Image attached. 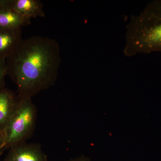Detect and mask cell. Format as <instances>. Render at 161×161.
Instances as JSON below:
<instances>
[{
  "mask_svg": "<svg viewBox=\"0 0 161 161\" xmlns=\"http://www.w3.org/2000/svg\"><path fill=\"white\" fill-rule=\"evenodd\" d=\"M5 3V0H0V7H1Z\"/></svg>",
  "mask_w": 161,
  "mask_h": 161,
  "instance_id": "obj_12",
  "label": "cell"
},
{
  "mask_svg": "<svg viewBox=\"0 0 161 161\" xmlns=\"http://www.w3.org/2000/svg\"><path fill=\"white\" fill-rule=\"evenodd\" d=\"M23 40L21 28H0V60H6L12 54Z\"/></svg>",
  "mask_w": 161,
  "mask_h": 161,
  "instance_id": "obj_6",
  "label": "cell"
},
{
  "mask_svg": "<svg viewBox=\"0 0 161 161\" xmlns=\"http://www.w3.org/2000/svg\"><path fill=\"white\" fill-rule=\"evenodd\" d=\"M9 6L24 17L31 19L37 17H44L43 4L38 0H8Z\"/></svg>",
  "mask_w": 161,
  "mask_h": 161,
  "instance_id": "obj_8",
  "label": "cell"
},
{
  "mask_svg": "<svg viewBox=\"0 0 161 161\" xmlns=\"http://www.w3.org/2000/svg\"><path fill=\"white\" fill-rule=\"evenodd\" d=\"M126 28V56L161 53V0L150 2L139 15L132 16Z\"/></svg>",
  "mask_w": 161,
  "mask_h": 161,
  "instance_id": "obj_2",
  "label": "cell"
},
{
  "mask_svg": "<svg viewBox=\"0 0 161 161\" xmlns=\"http://www.w3.org/2000/svg\"><path fill=\"white\" fill-rule=\"evenodd\" d=\"M19 98L5 87L0 88V132H4L17 106Z\"/></svg>",
  "mask_w": 161,
  "mask_h": 161,
  "instance_id": "obj_5",
  "label": "cell"
},
{
  "mask_svg": "<svg viewBox=\"0 0 161 161\" xmlns=\"http://www.w3.org/2000/svg\"><path fill=\"white\" fill-rule=\"evenodd\" d=\"M68 161H91L89 158L84 156H81L75 159H71Z\"/></svg>",
  "mask_w": 161,
  "mask_h": 161,
  "instance_id": "obj_11",
  "label": "cell"
},
{
  "mask_svg": "<svg viewBox=\"0 0 161 161\" xmlns=\"http://www.w3.org/2000/svg\"><path fill=\"white\" fill-rule=\"evenodd\" d=\"M61 60L56 40L41 36L23 40L6 59L7 75L16 85L18 96L31 98L53 86Z\"/></svg>",
  "mask_w": 161,
  "mask_h": 161,
  "instance_id": "obj_1",
  "label": "cell"
},
{
  "mask_svg": "<svg viewBox=\"0 0 161 161\" xmlns=\"http://www.w3.org/2000/svg\"><path fill=\"white\" fill-rule=\"evenodd\" d=\"M4 161H48L39 144L22 143L11 147Z\"/></svg>",
  "mask_w": 161,
  "mask_h": 161,
  "instance_id": "obj_4",
  "label": "cell"
},
{
  "mask_svg": "<svg viewBox=\"0 0 161 161\" xmlns=\"http://www.w3.org/2000/svg\"><path fill=\"white\" fill-rule=\"evenodd\" d=\"M19 98L17 106L4 131L3 151L26 142L36 128L37 110L31 98Z\"/></svg>",
  "mask_w": 161,
  "mask_h": 161,
  "instance_id": "obj_3",
  "label": "cell"
},
{
  "mask_svg": "<svg viewBox=\"0 0 161 161\" xmlns=\"http://www.w3.org/2000/svg\"><path fill=\"white\" fill-rule=\"evenodd\" d=\"M6 60H0V88L5 86V78L7 75Z\"/></svg>",
  "mask_w": 161,
  "mask_h": 161,
  "instance_id": "obj_9",
  "label": "cell"
},
{
  "mask_svg": "<svg viewBox=\"0 0 161 161\" xmlns=\"http://www.w3.org/2000/svg\"><path fill=\"white\" fill-rule=\"evenodd\" d=\"M31 19L24 17L15 11L9 6L8 0L0 7V28L5 29H19L27 26Z\"/></svg>",
  "mask_w": 161,
  "mask_h": 161,
  "instance_id": "obj_7",
  "label": "cell"
},
{
  "mask_svg": "<svg viewBox=\"0 0 161 161\" xmlns=\"http://www.w3.org/2000/svg\"><path fill=\"white\" fill-rule=\"evenodd\" d=\"M5 141H4V132H0V153L3 152Z\"/></svg>",
  "mask_w": 161,
  "mask_h": 161,
  "instance_id": "obj_10",
  "label": "cell"
}]
</instances>
